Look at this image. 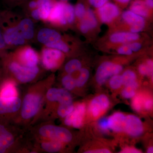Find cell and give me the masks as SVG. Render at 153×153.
<instances>
[{
  "mask_svg": "<svg viewBox=\"0 0 153 153\" xmlns=\"http://www.w3.org/2000/svg\"><path fill=\"white\" fill-rule=\"evenodd\" d=\"M17 19L11 11H0V29L8 49L18 48L27 42L19 32Z\"/></svg>",
  "mask_w": 153,
  "mask_h": 153,
  "instance_id": "cell-1",
  "label": "cell"
},
{
  "mask_svg": "<svg viewBox=\"0 0 153 153\" xmlns=\"http://www.w3.org/2000/svg\"><path fill=\"white\" fill-rule=\"evenodd\" d=\"M75 18L74 7L64 1H57L52 8L47 23L53 25L65 26L71 24Z\"/></svg>",
  "mask_w": 153,
  "mask_h": 153,
  "instance_id": "cell-2",
  "label": "cell"
},
{
  "mask_svg": "<svg viewBox=\"0 0 153 153\" xmlns=\"http://www.w3.org/2000/svg\"><path fill=\"white\" fill-rule=\"evenodd\" d=\"M57 0H28L24 4L25 10L31 19L47 22Z\"/></svg>",
  "mask_w": 153,
  "mask_h": 153,
  "instance_id": "cell-3",
  "label": "cell"
},
{
  "mask_svg": "<svg viewBox=\"0 0 153 153\" xmlns=\"http://www.w3.org/2000/svg\"><path fill=\"white\" fill-rule=\"evenodd\" d=\"M10 72L16 76L18 80L22 82H27L32 81L39 72L37 66L29 67L20 65L15 61H10L7 65Z\"/></svg>",
  "mask_w": 153,
  "mask_h": 153,
  "instance_id": "cell-4",
  "label": "cell"
},
{
  "mask_svg": "<svg viewBox=\"0 0 153 153\" xmlns=\"http://www.w3.org/2000/svg\"><path fill=\"white\" fill-rule=\"evenodd\" d=\"M39 132L42 136L63 142H69L72 138V134L68 130L56 126H44L39 129Z\"/></svg>",
  "mask_w": 153,
  "mask_h": 153,
  "instance_id": "cell-5",
  "label": "cell"
},
{
  "mask_svg": "<svg viewBox=\"0 0 153 153\" xmlns=\"http://www.w3.org/2000/svg\"><path fill=\"white\" fill-rule=\"evenodd\" d=\"M16 49L14 54H13L16 56L24 66L29 67L37 66L39 62V56L33 47L29 45H24Z\"/></svg>",
  "mask_w": 153,
  "mask_h": 153,
  "instance_id": "cell-6",
  "label": "cell"
},
{
  "mask_svg": "<svg viewBox=\"0 0 153 153\" xmlns=\"http://www.w3.org/2000/svg\"><path fill=\"white\" fill-rule=\"evenodd\" d=\"M62 57L63 53L58 49L44 46L41 51L42 63L48 70L57 68Z\"/></svg>",
  "mask_w": 153,
  "mask_h": 153,
  "instance_id": "cell-7",
  "label": "cell"
},
{
  "mask_svg": "<svg viewBox=\"0 0 153 153\" xmlns=\"http://www.w3.org/2000/svg\"><path fill=\"white\" fill-rule=\"evenodd\" d=\"M41 102V97L39 95L32 94L26 95L22 105V117L28 119L33 117L38 112Z\"/></svg>",
  "mask_w": 153,
  "mask_h": 153,
  "instance_id": "cell-8",
  "label": "cell"
},
{
  "mask_svg": "<svg viewBox=\"0 0 153 153\" xmlns=\"http://www.w3.org/2000/svg\"><path fill=\"white\" fill-rule=\"evenodd\" d=\"M122 70V66L120 65L111 62H104L99 66L97 71V82L100 84H103L110 76L119 74Z\"/></svg>",
  "mask_w": 153,
  "mask_h": 153,
  "instance_id": "cell-9",
  "label": "cell"
},
{
  "mask_svg": "<svg viewBox=\"0 0 153 153\" xmlns=\"http://www.w3.org/2000/svg\"><path fill=\"white\" fill-rule=\"evenodd\" d=\"M37 40L45 47H51L52 45L62 40L59 32L49 28H43L38 31Z\"/></svg>",
  "mask_w": 153,
  "mask_h": 153,
  "instance_id": "cell-10",
  "label": "cell"
},
{
  "mask_svg": "<svg viewBox=\"0 0 153 153\" xmlns=\"http://www.w3.org/2000/svg\"><path fill=\"white\" fill-rule=\"evenodd\" d=\"M124 130L132 137L139 136L143 131L142 123L135 116L128 115L125 116Z\"/></svg>",
  "mask_w": 153,
  "mask_h": 153,
  "instance_id": "cell-11",
  "label": "cell"
},
{
  "mask_svg": "<svg viewBox=\"0 0 153 153\" xmlns=\"http://www.w3.org/2000/svg\"><path fill=\"white\" fill-rule=\"evenodd\" d=\"M85 107L84 104L78 105L71 113L66 117L65 123L68 126H72L75 128H79L82 125Z\"/></svg>",
  "mask_w": 153,
  "mask_h": 153,
  "instance_id": "cell-12",
  "label": "cell"
},
{
  "mask_svg": "<svg viewBox=\"0 0 153 153\" xmlns=\"http://www.w3.org/2000/svg\"><path fill=\"white\" fill-rule=\"evenodd\" d=\"M17 27L26 41L32 40L35 36V27L32 19L28 17L17 19Z\"/></svg>",
  "mask_w": 153,
  "mask_h": 153,
  "instance_id": "cell-13",
  "label": "cell"
},
{
  "mask_svg": "<svg viewBox=\"0 0 153 153\" xmlns=\"http://www.w3.org/2000/svg\"><path fill=\"white\" fill-rule=\"evenodd\" d=\"M123 18L131 26V33H137L143 30L145 26V20L143 17L134 13L131 11H127L123 13Z\"/></svg>",
  "mask_w": 153,
  "mask_h": 153,
  "instance_id": "cell-14",
  "label": "cell"
},
{
  "mask_svg": "<svg viewBox=\"0 0 153 153\" xmlns=\"http://www.w3.org/2000/svg\"><path fill=\"white\" fill-rule=\"evenodd\" d=\"M98 9L100 17L102 22L104 23L111 22L113 19L119 15L120 10L118 7L113 3L108 2Z\"/></svg>",
  "mask_w": 153,
  "mask_h": 153,
  "instance_id": "cell-15",
  "label": "cell"
},
{
  "mask_svg": "<svg viewBox=\"0 0 153 153\" xmlns=\"http://www.w3.org/2000/svg\"><path fill=\"white\" fill-rule=\"evenodd\" d=\"M109 105V100L107 97L101 94L92 100L91 102L90 111L94 117H97L106 110Z\"/></svg>",
  "mask_w": 153,
  "mask_h": 153,
  "instance_id": "cell-16",
  "label": "cell"
},
{
  "mask_svg": "<svg viewBox=\"0 0 153 153\" xmlns=\"http://www.w3.org/2000/svg\"><path fill=\"white\" fill-rule=\"evenodd\" d=\"M47 96L49 101H58L60 104L72 102L71 94L64 89L50 88L47 92Z\"/></svg>",
  "mask_w": 153,
  "mask_h": 153,
  "instance_id": "cell-17",
  "label": "cell"
},
{
  "mask_svg": "<svg viewBox=\"0 0 153 153\" xmlns=\"http://www.w3.org/2000/svg\"><path fill=\"white\" fill-rule=\"evenodd\" d=\"M21 105V100L16 97L10 99L0 97V114L16 112Z\"/></svg>",
  "mask_w": 153,
  "mask_h": 153,
  "instance_id": "cell-18",
  "label": "cell"
},
{
  "mask_svg": "<svg viewBox=\"0 0 153 153\" xmlns=\"http://www.w3.org/2000/svg\"><path fill=\"white\" fill-rule=\"evenodd\" d=\"M14 139L12 134L4 126L0 123V153L5 152L13 144Z\"/></svg>",
  "mask_w": 153,
  "mask_h": 153,
  "instance_id": "cell-19",
  "label": "cell"
},
{
  "mask_svg": "<svg viewBox=\"0 0 153 153\" xmlns=\"http://www.w3.org/2000/svg\"><path fill=\"white\" fill-rule=\"evenodd\" d=\"M97 24V21L93 11L90 9H88L80 23V31L82 33H87L89 30L95 28Z\"/></svg>",
  "mask_w": 153,
  "mask_h": 153,
  "instance_id": "cell-20",
  "label": "cell"
},
{
  "mask_svg": "<svg viewBox=\"0 0 153 153\" xmlns=\"http://www.w3.org/2000/svg\"><path fill=\"white\" fill-rule=\"evenodd\" d=\"M107 120L108 128L116 132L124 131L125 116L122 113H115Z\"/></svg>",
  "mask_w": 153,
  "mask_h": 153,
  "instance_id": "cell-21",
  "label": "cell"
},
{
  "mask_svg": "<svg viewBox=\"0 0 153 153\" xmlns=\"http://www.w3.org/2000/svg\"><path fill=\"white\" fill-rule=\"evenodd\" d=\"M139 38V36L136 33L120 32L112 34L110 40L113 43H125L136 41Z\"/></svg>",
  "mask_w": 153,
  "mask_h": 153,
  "instance_id": "cell-22",
  "label": "cell"
},
{
  "mask_svg": "<svg viewBox=\"0 0 153 153\" xmlns=\"http://www.w3.org/2000/svg\"><path fill=\"white\" fill-rule=\"evenodd\" d=\"M16 89L13 82L7 81L4 83L0 89V97L10 99L17 97Z\"/></svg>",
  "mask_w": 153,
  "mask_h": 153,
  "instance_id": "cell-23",
  "label": "cell"
},
{
  "mask_svg": "<svg viewBox=\"0 0 153 153\" xmlns=\"http://www.w3.org/2000/svg\"><path fill=\"white\" fill-rule=\"evenodd\" d=\"M123 83L125 87L135 89L138 87L137 82L136 81V75L135 73L131 70H127L122 75Z\"/></svg>",
  "mask_w": 153,
  "mask_h": 153,
  "instance_id": "cell-24",
  "label": "cell"
},
{
  "mask_svg": "<svg viewBox=\"0 0 153 153\" xmlns=\"http://www.w3.org/2000/svg\"><path fill=\"white\" fill-rule=\"evenodd\" d=\"M131 11L142 17L147 16L148 7L143 1L136 0L132 3L131 6Z\"/></svg>",
  "mask_w": 153,
  "mask_h": 153,
  "instance_id": "cell-25",
  "label": "cell"
},
{
  "mask_svg": "<svg viewBox=\"0 0 153 153\" xmlns=\"http://www.w3.org/2000/svg\"><path fill=\"white\" fill-rule=\"evenodd\" d=\"M41 147L47 152L54 153L60 150L62 148V145L59 141L54 140L53 141L43 143L41 144Z\"/></svg>",
  "mask_w": 153,
  "mask_h": 153,
  "instance_id": "cell-26",
  "label": "cell"
},
{
  "mask_svg": "<svg viewBox=\"0 0 153 153\" xmlns=\"http://www.w3.org/2000/svg\"><path fill=\"white\" fill-rule=\"evenodd\" d=\"M81 63L77 59H73L68 61L65 66V70L69 74L80 70L81 68Z\"/></svg>",
  "mask_w": 153,
  "mask_h": 153,
  "instance_id": "cell-27",
  "label": "cell"
},
{
  "mask_svg": "<svg viewBox=\"0 0 153 153\" xmlns=\"http://www.w3.org/2000/svg\"><path fill=\"white\" fill-rule=\"evenodd\" d=\"M74 108L72 102L62 103L60 104V106L58 108L57 113L61 117H66L68 115L72 112Z\"/></svg>",
  "mask_w": 153,
  "mask_h": 153,
  "instance_id": "cell-28",
  "label": "cell"
},
{
  "mask_svg": "<svg viewBox=\"0 0 153 153\" xmlns=\"http://www.w3.org/2000/svg\"><path fill=\"white\" fill-rule=\"evenodd\" d=\"M80 74L78 78L76 80V86L82 87L87 82L89 78V72L86 68H81L79 70Z\"/></svg>",
  "mask_w": 153,
  "mask_h": 153,
  "instance_id": "cell-29",
  "label": "cell"
},
{
  "mask_svg": "<svg viewBox=\"0 0 153 153\" xmlns=\"http://www.w3.org/2000/svg\"><path fill=\"white\" fill-rule=\"evenodd\" d=\"M153 61L148 60L146 64H141L139 67V71L141 74L143 75H153Z\"/></svg>",
  "mask_w": 153,
  "mask_h": 153,
  "instance_id": "cell-30",
  "label": "cell"
},
{
  "mask_svg": "<svg viewBox=\"0 0 153 153\" xmlns=\"http://www.w3.org/2000/svg\"><path fill=\"white\" fill-rule=\"evenodd\" d=\"M62 84L67 90H71L76 85V80L70 74H68L63 77Z\"/></svg>",
  "mask_w": 153,
  "mask_h": 153,
  "instance_id": "cell-31",
  "label": "cell"
},
{
  "mask_svg": "<svg viewBox=\"0 0 153 153\" xmlns=\"http://www.w3.org/2000/svg\"><path fill=\"white\" fill-rule=\"evenodd\" d=\"M123 84L122 76L120 75H113L109 80L110 86L113 89H116L120 88Z\"/></svg>",
  "mask_w": 153,
  "mask_h": 153,
  "instance_id": "cell-32",
  "label": "cell"
},
{
  "mask_svg": "<svg viewBox=\"0 0 153 153\" xmlns=\"http://www.w3.org/2000/svg\"><path fill=\"white\" fill-rule=\"evenodd\" d=\"M74 14L77 18L82 19L86 13V9L84 4L82 2H78L74 7Z\"/></svg>",
  "mask_w": 153,
  "mask_h": 153,
  "instance_id": "cell-33",
  "label": "cell"
},
{
  "mask_svg": "<svg viewBox=\"0 0 153 153\" xmlns=\"http://www.w3.org/2000/svg\"><path fill=\"white\" fill-rule=\"evenodd\" d=\"M8 47L6 45L0 29V57H3L7 54Z\"/></svg>",
  "mask_w": 153,
  "mask_h": 153,
  "instance_id": "cell-34",
  "label": "cell"
},
{
  "mask_svg": "<svg viewBox=\"0 0 153 153\" xmlns=\"http://www.w3.org/2000/svg\"><path fill=\"white\" fill-rule=\"evenodd\" d=\"M143 104V99L141 97H135L133 100L132 105L135 110L137 111H140L142 108Z\"/></svg>",
  "mask_w": 153,
  "mask_h": 153,
  "instance_id": "cell-35",
  "label": "cell"
},
{
  "mask_svg": "<svg viewBox=\"0 0 153 153\" xmlns=\"http://www.w3.org/2000/svg\"><path fill=\"white\" fill-rule=\"evenodd\" d=\"M28 0H4V2L10 7H15L24 5Z\"/></svg>",
  "mask_w": 153,
  "mask_h": 153,
  "instance_id": "cell-36",
  "label": "cell"
},
{
  "mask_svg": "<svg viewBox=\"0 0 153 153\" xmlns=\"http://www.w3.org/2000/svg\"><path fill=\"white\" fill-rule=\"evenodd\" d=\"M135 95V92L134 89L129 88L125 87L122 92V95L125 98H131Z\"/></svg>",
  "mask_w": 153,
  "mask_h": 153,
  "instance_id": "cell-37",
  "label": "cell"
},
{
  "mask_svg": "<svg viewBox=\"0 0 153 153\" xmlns=\"http://www.w3.org/2000/svg\"><path fill=\"white\" fill-rule=\"evenodd\" d=\"M118 53L121 55H130L132 53V51L128 45H124L119 48Z\"/></svg>",
  "mask_w": 153,
  "mask_h": 153,
  "instance_id": "cell-38",
  "label": "cell"
},
{
  "mask_svg": "<svg viewBox=\"0 0 153 153\" xmlns=\"http://www.w3.org/2000/svg\"><path fill=\"white\" fill-rule=\"evenodd\" d=\"M88 1L89 4L91 5L96 8H99L104 5L105 4L107 3L108 0H88Z\"/></svg>",
  "mask_w": 153,
  "mask_h": 153,
  "instance_id": "cell-39",
  "label": "cell"
},
{
  "mask_svg": "<svg viewBox=\"0 0 153 153\" xmlns=\"http://www.w3.org/2000/svg\"><path fill=\"white\" fill-rule=\"evenodd\" d=\"M128 46L132 51H134V52H137V51H139L142 47L141 44L139 43H137V42H134V43L129 44Z\"/></svg>",
  "mask_w": 153,
  "mask_h": 153,
  "instance_id": "cell-40",
  "label": "cell"
},
{
  "mask_svg": "<svg viewBox=\"0 0 153 153\" xmlns=\"http://www.w3.org/2000/svg\"><path fill=\"white\" fill-rule=\"evenodd\" d=\"M100 126L103 130H106L108 129V120L104 118L100 120L99 123Z\"/></svg>",
  "mask_w": 153,
  "mask_h": 153,
  "instance_id": "cell-41",
  "label": "cell"
},
{
  "mask_svg": "<svg viewBox=\"0 0 153 153\" xmlns=\"http://www.w3.org/2000/svg\"><path fill=\"white\" fill-rule=\"evenodd\" d=\"M153 105V100L151 99L148 100L145 102L144 106L145 109L150 110L152 108Z\"/></svg>",
  "mask_w": 153,
  "mask_h": 153,
  "instance_id": "cell-42",
  "label": "cell"
},
{
  "mask_svg": "<svg viewBox=\"0 0 153 153\" xmlns=\"http://www.w3.org/2000/svg\"><path fill=\"white\" fill-rule=\"evenodd\" d=\"M111 152L107 149H100L94 150L87 151L85 153H110Z\"/></svg>",
  "mask_w": 153,
  "mask_h": 153,
  "instance_id": "cell-43",
  "label": "cell"
},
{
  "mask_svg": "<svg viewBox=\"0 0 153 153\" xmlns=\"http://www.w3.org/2000/svg\"><path fill=\"white\" fill-rule=\"evenodd\" d=\"M121 153H140V151L136 149H134V148H126V149H124L122 151Z\"/></svg>",
  "mask_w": 153,
  "mask_h": 153,
  "instance_id": "cell-44",
  "label": "cell"
},
{
  "mask_svg": "<svg viewBox=\"0 0 153 153\" xmlns=\"http://www.w3.org/2000/svg\"><path fill=\"white\" fill-rule=\"evenodd\" d=\"M148 7L152 8L153 7V0H145L144 1Z\"/></svg>",
  "mask_w": 153,
  "mask_h": 153,
  "instance_id": "cell-45",
  "label": "cell"
},
{
  "mask_svg": "<svg viewBox=\"0 0 153 153\" xmlns=\"http://www.w3.org/2000/svg\"><path fill=\"white\" fill-rule=\"evenodd\" d=\"M115 1L117 2L118 3H119V4H125L128 3L131 0H115Z\"/></svg>",
  "mask_w": 153,
  "mask_h": 153,
  "instance_id": "cell-46",
  "label": "cell"
},
{
  "mask_svg": "<svg viewBox=\"0 0 153 153\" xmlns=\"http://www.w3.org/2000/svg\"><path fill=\"white\" fill-rule=\"evenodd\" d=\"M148 153H153V147H150L148 148L147 150Z\"/></svg>",
  "mask_w": 153,
  "mask_h": 153,
  "instance_id": "cell-47",
  "label": "cell"
},
{
  "mask_svg": "<svg viewBox=\"0 0 153 153\" xmlns=\"http://www.w3.org/2000/svg\"><path fill=\"white\" fill-rule=\"evenodd\" d=\"M59 1H68V0H59Z\"/></svg>",
  "mask_w": 153,
  "mask_h": 153,
  "instance_id": "cell-48",
  "label": "cell"
},
{
  "mask_svg": "<svg viewBox=\"0 0 153 153\" xmlns=\"http://www.w3.org/2000/svg\"><path fill=\"white\" fill-rule=\"evenodd\" d=\"M0 73H1V69H0Z\"/></svg>",
  "mask_w": 153,
  "mask_h": 153,
  "instance_id": "cell-49",
  "label": "cell"
}]
</instances>
